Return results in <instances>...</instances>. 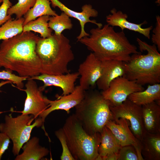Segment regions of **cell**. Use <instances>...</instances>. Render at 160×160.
I'll return each mask as SVG.
<instances>
[{
  "label": "cell",
  "mask_w": 160,
  "mask_h": 160,
  "mask_svg": "<svg viewBox=\"0 0 160 160\" xmlns=\"http://www.w3.org/2000/svg\"><path fill=\"white\" fill-rule=\"evenodd\" d=\"M113 120L124 118L130 123L129 128L135 137L141 142L145 132L142 118V106L137 105L127 98L117 106H110Z\"/></svg>",
  "instance_id": "ba28073f"
},
{
  "label": "cell",
  "mask_w": 160,
  "mask_h": 160,
  "mask_svg": "<svg viewBox=\"0 0 160 160\" xmlns=\"http://www.w3.org/2000/svg\"><path fill=\"white\" fill-rule=\"evenodd\" d=\"M119 154L118 160H139L135 148L131 145L122 147Z\"/></svg>",
  "instance_id": "f546056e"
},
{
  "label": "cell",
  "mask_w": 160,
  "mask_h": 160,
  "mask_svg": "<svg viewBox=\"0 0 160 160\" xmlns=\"http://www.w3.org/2000/svg\"><path fill=\"white\" fill-rule=\"evenodd\" d=\"M52 6L53 7L59 8L60 10L68 16L76 19L79 20L80 25L81 31L79 35L77 37L78 41L82 38L89 36V34L87 33L84 29L85 24L91 23L95 24L98 27L101 28L102 24L98 23L95 20H91L90 18L97 16L98 12L97 10L93 8L89 4H86L82 6L81 12H77L72 10L65 6L59 0H50Z\"/></svg>",
  "instance_id": "5bb4252c"
},
{
  "label": "cell",
  "mask_w": 160,
  "mask_h": 160,
  "mask_svg": "<svg viewBox=\"0 0 160 160\" xmlns=\"http://www.w3.org/2000/svg\"><path fill=\"white\" fill-rule=\"evenodd\" d=\"M10 139L5 133L0 132V160L3 155L8 148Z\"/></svg>",
  "instance_id": "d6a6232c"
},
{
  "label": "cell",
  "mask_w": 160,
  "mask_h": 160,
  "mask_svg": "<svg viewBox=\"0 0 160 160\" xmlns=\"http://www.w3.org/2000/svg\"><path fill=\"white\" fill-rule=\"evenodd\" d=\"M102 61L101 75L96 83L98 89L102 91L106 90L111 82L114 79L124 76L126 73L125 62L116 60Z\"/></svg>",
  "instance_id": "2e32d148"
},
{
  "label": "cell",
  "mask_w": 160,
  "mask_h": 160,
  "mask_svg": "<svg viewBox=\"0 0 160 160\" xmlns=\"http://www.w3.org/2000/svg\"><path fill=\"white\" fill-rule=\"evenodd\" d=\"M128 99L135 103L141 106L155 101H160V84H149L145 90L134 92Z\"/></svg>",
  "instance_id": "7402d4cb"
},
{
  "label": "cell",
  "mask_w": 160,
  "mask_h": 160,
  "mask_svg": "<svg viewBox=\"0 0 160 160\" xmlns=\"http://www.w3.org/2000/svg\"><path fill=\"white\" fill-rule=\"evenodd\" d=\"M141 143V153L144 160H160V133L145 132Z\"/></svg>",
  "instance_id": "d6986e66"
},
{
  "label": "cell",
  "mask_w": 160,
  "mask_h": 160,
  "mask_svg": "<svg viewBox=\"0 0 160 160\" xmlns=\"http://www.w3.org/2000/svg\"><path fill=\"white\" fill-rule=\"evenodd\" d=\"M0 6V26L12 18L11 16L7 15L8 9L12 6L9 0H2Z\"/></svg>",
  "instance_id": "4dcf8cb0"
},
{
  "label": "cell",
  "mask_w": 160,
  "mask_h": 160,
  "mask_svg": "<svg viewBox=\"0 0 160 160\" xmlns=\"http://www.w3.org/2000/svg\"><path fill=\"white\" fill-rule=\"evenodd\" d=\"M129 121L120 118L114 120H110L106 126L111 131L121 146L131 145L135 148L139 160H143L141 155V143L135 136L129 127Z\"/></svg>",
  "instance_id": "7c38bea8"
},
{
  "label": "cell",
  "mask_w": 160,
  "mask_h": 160,
  "mask_svg": "<svg viewBox=\"0 0 160 160\" xmlns=\"http://www.w3.org/2000/svg\"><path fill=\"white\" fill-rule=\"evenodd\" d=\"M111 14L106 16V21L107 24L112 26H118L122 31L125 29L138 32L143 35L148 39H150V32L153 28V26L145 28H143L141 26L147 23L146 21L142 23L137 24L130 22L127 19L128 15L121 11H117L115 8L111 11Z\"/></svg>",
  "instance_id": "e0dca14e"
},
{
  "label": "cell",
  "mask_w": 160,
  "mask_h": 160,
  "mask_svg": "<svg viewBox=\"0 0 160 160\" xmlns=\"http://www.w3.org/2000/svg\"><path fill=\"white\" fill-rule=\"evenodd\" d=\"M79 76L78 72L60 75L41 74L28 79L42 81L44 85L40 87L43 90L48 86H56L61 89L63 95H66L74 90L75 87V83Z\"/></svg>",
  "instance_id": "9a60e30c"
},
{
  "label": "cell",
  "mask_w": 160,
  "mask_h": 160,
  "mask_svg": "<svg viewBox=\"0 0 160 160\" xmlns=\"http://www.w3.org/2000/svg\"><path fill=\"white\" fill-rule=\"evenodd\" d=\"M90 35L78 41L85 45L102 61L116 60L127 62L132 54L141 53L129 41L123 31L116 32L108 24L92 29Z\"/></svg>",
  "instance_id": "7a4b0ae2"
},
{
  "label": "cell",
  "mask_w": 160,
  "mask_h": 160,
  "mask_svg": "<svg viewBox=\"0 0 160 160\" xmlns=\"http://www.w3.org/2000/svg\"><path fill=\"white\" fill-rule=\"evenodd\" d=\"M70 17L62 12L60 15L50 17L48 22L49 27L55 32V34L60 35L64 30H70L73 24Z\"/></svg>",
  "instance_id": "484cf974"
},
{
  "label": "cell",
  "mask_w": 160,
  "mask_h": 160,
  "mask_svg": "<svg viewBox=\"0 0 160 160\" xmlns=\"http://www.w3.org/2000/svg\"><path fill=\"white\" fill-rule=\"evenodd\" d=\"M85 91L79 85L75 87L74 90L66 95L58 96L56 100H52L46 97L49 107L39 116L44 123L45 118L51 112L57 110H62L69 113L70 110L78 105L84 98Z\"/></svg>",
  "instance_id": "4fadbf2b"
},
{
  "label": "cell",
  "mask_w": 160,
  "mask_h": 160,
  "mask_svg": "<svg viewBox=\"0 0 160 160\" xmlns=\"http://www.w3.org/2000/svg\"><path fill=\"white\" fill-rule=\"evenodd\" d=\"M35 119L29 114L13 117L11 114L5 116L4 122L0 124V132L6 134L12 142V152L14 156L19 154L23 145L29 139L33 129L35 127H44V123L40 118Z\"/></svg>",
  "instance_id": "52a82bcc"
},
{
  "label": "cell",
  "mask_w": 160,
  "mask_h": 160,
  "mask_svg": "<svg viewBox=\"0 0 160 160\" xmlns=\"http://www.w3.org/2000/svg\"><path fill=\"white\" fill-rule=\"evenodd\" d=\"M144 90L143 86L124 76L119 77L110 83L108 87L101 93L111 106H117L125 101L131 94Z\"/></svg>",
  "instance_id": "9c48e42d"
},
{
  "label": "cell",
  "mask_w": 160,
  "mask_h": 160,
  "mask_svg": "<svg viewBox=\"0 0 160 160\" xmlns=\"http://www.w3.org/2000/svg\"><path fill=\"white\" fill-rule=\"evenodd\" d=\"M28 78L16 75L13 73L12 71L6 69L0 71V79L11 81L16 85V87L19 89L23 88V81Z\"/></svg>",
  "instance_id": "83f0119b"
},
{
  "label": "cell",
  "mask_w": 160,
  "mask_h": 160,
  "mask_svg": "<svg viewBox=\"0 0 160 160\" xmlns=\"http://www.w3.org/2000/svg\"><path fill=\"white\" fill-rule=\"evenodd\" d=\"M39 139L33 137L23 146V152L17 155L15 160H40L49 153L48 149L39 144Z\"/></svg>",
  "instance_id": "44dd1931"
},
{
  "label": "cell",
  "mask_w": 160,
  "mask_h": 160,
  "mask_svg": "<svg viewBox=\"0 0 160 160\" xmlns=\"http://www.w3.org/2000/svg\"><path fill=\"white\" fill-rule=\"evenodd\" d=\"M39 37L31 31L22 32L0 44V68L31 77L41 73L40 60L36 52Z\"/></svg>",
  "instance_id": "6da1fadb"
},
{
  "label": "cell",
  "mask_w": 160,
  "mask_h": 160,
  "mask_svg": "<svg viewBox=\"0 0 160 160\" xmlns=\"http://www.w3.org/2000/svg\"><path fill=\"white\" fill-rule=\"evenodd\" d=\"M24 17L7 20L0 27V40L11 38L23 32Z\"/></svg>",
  "instance_id": "d4e9b609"
},
{
  "label": "cell",
  "mask_w": 160,
  "mask_h": 160,
  "mask_svg": "<svg viewBox=\"0 0 160 160\" xmlns=\"http://www.w3.org/2000/svg\"><path fill=\"white\" fill-rule=\"evenodd\" d=\"M36 52L41 63V74L60 75L69 73V63L74 56L68 39L63 34L39 37Z\"/></svg>",
  "instance_id": "3957f363"
},
{
  "label": "cell",
  "mask_w": 160,
  "mask_h": 160,
  "mask_svg": "<svg viewBox=\"0 0 160 160\" xmlns=\"http://www.w3.org/2000/svg\"><path fill=\"white\" fill-rule=\"evenodd\" d=\"M50 16L44 15L31 21L23 26V32L33 31L39 33L41 37L46 38L52 35V30L48 26Z\"/></svg>",
  "instance_id": "cb8c5ba5"
},
{
  "label": "cell",
  "mask_w": 160,
  "mask_h": 160,
  "mask_svg": "<svg viewBox=\"0 0 160 160\" xmlns=\"http://www.w3.org/2000/svg\"><path fill=\"white\" fill-rule=\"evenodd\" d=\"M67 143L75 160H96L101 135L88 133L74 114L66 120L62 128Z\"/></svg>",
  "instance_id": "8992f818"
},
{
  "label": "cell",
  "mask_w": 160,
  "mask_h": 160,
  "mask_svg": "<svg viewBox=\"0 0 160 160\" xmlns=\"http://www.w3.org/2000/svg\"><path fill=\"white\" fill-rule=\"evenodd\" d=\"M27 80L25 89H19L26 94L24 109L20 112L23 114L32 115L35 119L49 107V104L46 97L43 95V90L38 87L34 80L28 79Z\"/></svg>",
  "instance_id": "30bf717a"
},
{
  "label": "cell",
  "mask_w": 160,
  "mask_h": 160,
  "mask_svg": "<svg viewBox=\"0 0 160 160\" xmlns=\"http://www.w3.org/2000/svg\"><path fill=\"white\" fill-rule=\"evenodd\" d=\"M55 134L61 143L63 151L60 156L61 160H75L68 148L62 128L56 130Z\"/></svg>",
  "instance_id": "f1b7e54d"
},
{
  "label": "cell",
  "mask_w": 160,
  "mask_h": 160,
  "mask_svg": "<svg viewBox=\"0 0 160 160\" xmlns=\"http://www.w3.org/2000/svg\"><path fill=\"white\" fill-rule=\"evenodd\" d=\"M137 41L140 51H147L145 55L132 54L125 62L126 73L124 76L142 86L160 82V54L156 46L150 45L138 38Z\"/></svg>",
  "instance_id": "5b68a950"
},
{
  "label": "cell",
  "mask_w": 160,
  "mask_h": 160,
  "mask_svg": "<svg viewBox=\"0 0 160 160\" xmlns=\"http://www.w3.org/2000/svg\"><path fill=\"white\" fill-rule=\"evenodd\" d=\"M12 83V82L9 80H6L5 81H2L0 82V88L6 84ZM1 91L0 90V92Z\"/></svg>",
  "instance_id": "e575fe53"
},
{
  "label": "cell",
  "mask_w": 160,
  "mask_h": 160,
  "mask_svg": "<svg viewBox=\"0 0 160 160\" xmlns=\"http://www.w3.org/2000/svg\"><path fill=\"white\" fill-rule=\"evenodd\" d=\"M143 121L145 132L160 133V102L156 101L142 106Z\"/></svg>",
  "instance_id": "ac0fdd59"
},
{
  "label": "cell",
  "mask_w": 160,
  "mask_h": 160,
  "mask_svg": "<svg viewBox=\"0 0 160 160\" xmlns=\"http://www.w3.org/2000/svg\"><path fill=\"white\" fill-rule=\"evenodd\" d=\"M102 61L91 53L79 65L78 72L81 76L79 85L85 91L96 85L102 71Z\"/></svg>",
  "instance_id": "8fae6325"
},
{
  "label": "cell",
  "mask_w": 160,
  "mask_h": 160,
  "mask_svg": "<svg viewBox=\"0 0 160 160\" xmlns=\"http://www.w3.org/2000/svg\"><path fill=\"white\" fill-rule=\"evenodd\" d=\"M100 133L99 156L96 160H103V158L109 155L118 153L122 147L110 130L106 126Z\"/></svg>",
  "instance_id": "ffe728a7"
},
{
  "label": "cell",
  "mask_w": 160,
  "mask_h": 160,
  "mask_svg": "<svg viewBox=\"0 0 160 160\" xmlns=\"http://www.w3.org/2000/svg\"><path fill=\"white\" fill-rule=\"evenodd\" d=\"M36 0H18V2L12 6L8 10L7 15L11 16L15 14L16 19L22 17L32 7Z\"/></svg>",
  "instance_id": "4316f807"
},
{
  "label": "cell",
  "mask_w": 160,
  "mask_h": 160,
  "mask_svg": "<svg viewBox=\"0 0 160 160\" xmlns=\"http://www.w3.org/2000/svg\"><path fill=\"white\" fill-rule=\"evenodd\" d=\"M110 105L101 92L85 91L84 98L75 107L74 114L88 133H100L107 122L113 120Z\"/></svg>",
  "instance_id": "277c9868"
},
{
  "label": "cell",
  "mask_w": 160,
  "mask_h": 160,
  "mask_svg": "<svg viewBox=\"0 0 160 160\" xmlns=\"http://www.w3.org/2000/svg\"><path fill=\"white\" fill-rule=\"evenodd\" d=\"M156 22L155 27L153 30V34L151 40L153 44L155 45L158 50L160 51V17L156 16Z\"/></svg>",
  "instance_id": "1f68e13d"
},
{
  "label": "cell",
  "mask_w": 160,
  "mask_h": 160,
  "mask_svg": "<svg viewBox=\"0 0 160 160\" xmlns=\"http://www.w3.org/2000/svg\"><path fill=\"white\" fill-rule=\"evenodd\" d=\"M50 0H36L33 6L24 15L23 26L30 21L44 15L55 16L57 15L51 8Z\"/></svg>",
  "instance_id": "603a6c76"
},
{
  "label": "cell",
  "mask_w": 160,
  "mask_h": 160,
  "mask_svg": "<svg viewBox=\"0 0 160 160\" xmlns=\"http://www.w3.org/2000/svg\"><path fill=\"white\" fill-rule=\"evenodd\" d=\"M2 0H0V4L2 2Z\"/></svg>",
  "instance_id": "8d00e7d4"
},
{
  "label": "cell",
  "mask_w": 160,
  "mask_h": 160,
  "mask_svg": "<svg viewBox=\"0 0 160 160\" xmlns=\"http://www.w3.org/2000/svg\"><path fill=\"white\" fill-rule=\"evenodd\" d=\"M119 157L118 153H114L103 158V160H118Z\"/></svg>",
  "instance_id": "836d02e7"
},
{
  "label": "cell",
  "mask_w": 160,
  "mask_h": 160,
  "mask_svg": "<svg viewBox=\"0 0 160 160\" xmlns=\"http://www.w3.org/2000/svg\"><path fill=\"white\" fill-rule=\"evenodd\" d=\"M3 112H2V111H0V115L1 113H3Z\"/></svg>",
  "instance_id": "d590c367"
}]
</instances>
